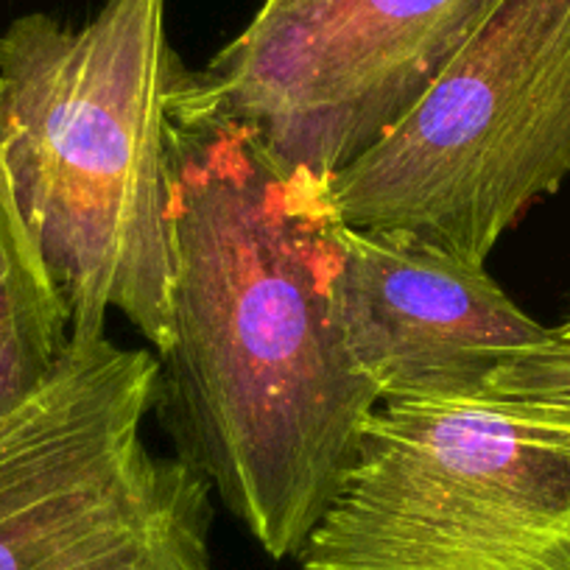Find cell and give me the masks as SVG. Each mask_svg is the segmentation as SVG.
<instances>
[{
    "instance_id": "30bf717a",
    "label": "cell",
    "mask_w": 570,
    "mask_h": 570,
    "mask_svg": "<svg viewBox=\"0 0 570 570\" xmlns=\"http://www.w3.org/2000/svg\"><path fill=\"white\" fill-rule=\"evenodd\" d=\"M553 331H557V336H559V338H564V342H570V316H568V320L562 322V325L553 327Z\"/></svg>"
},
{
    "instance_id": "8992f818",
    "label": "cell",
    "mask_w": 570,
    "mask_h": 570,
    "mask_svg": "<svg viewBox=\"0 0 570 570\" xmlns=\"http://www.w3.org/2000/svg\"><path fill=\"white\" fill-rule=\"evenodd\" d=\"M495 0H263L190 79L202 107L249 124L285 163L336 174L381 140Z\"/></svg>"
},
{
    "instance_id": "ba28073f",
    "label": "cell",
    "mask_w": 570,
    "mask_h": 570,
    "mask_svg": "<svg viewBox=\"0 0 570 570\" xmlns=\"http://www.w3.org/2000/svg\"><path fill=\"white\" fill-rule=\"evenodd\" d=\"M70 325L73 316L20 213L0 146V416L53 375Z\"/></svg>"
},
{
    "instance_id": "3957f363",
    "label": "cell",
    "mask_w": 570,
    "mask_h": 570,
    "mask_svg": "<svg viewBox=\"0 0 570 570\" xmlns=\"http://www.w3.org/2000/svg\"><path fill=\"white\" fill-rule=\"evenodd\" d=\"M303 570H570V409L381 400Z\"/></svg>"
},
{
    "instance_id": "6da1fadb",
    "label": "cell",
    "mask_w": 570,
    "mask_h": 570,
    "mask_svg": "<svg viewBox=\"0 0 570 570\" xmlns=\"http://www.w3.org/2000/svg\"><path fill=\"white\" fill-rule=\"evenodd\" d=\"M190 79L168 109L174 344L157 411L257 546L299 557L381 403L344 316V222L333 174L285 163Z\"/></svg>"
},
{
    "instance_id": "7a4b0ae2",
    "label": "cell",
    "mask_w": 570,
    "mask_h": 570,
    "mask_svg": "<svg viewBox=\"0 0 570 570\" xmlns=\"http://www.w3.org/2000/svg\"><path fill=\"white\" fill-rule=\"evenodd\" d=\"M190 68L166 0H104L85 26L18 18L0 37V146L20 213L73 316L120 311L157 355L174 344L168 109Z\"/></svg>"
},
{
    "instance_id": "277c9868",
    "label": "cell",
    "mask_w": 570,
    "mask_h": 570,
    "mask_svg": "<svg viewBox=\"0 0 570 570\" xmlns=\"http://www.w3.org/2000/svg\"><path fill=\"white\" fill-rule=\"evenodd\" d=\"M157 389L155 350L70 331L0 416V570H213V487L142 436Z\"/></svg>"
},
{
    "instance_id": "9c48e42d",
    "label": "cell",
    "mask_w": 570,
    "mask_h": 570,
    "mask_svg": "<svg viewBox=\"0 0 570 570\" xmlns=\"http://www.w3.org/2000/svg\"><path fill=\"white\" fill-rule=\"evenodd\" d=\"M487 392L570 409V342L553 336L542 347L514 355L492 375Z\"/></svg>"
},
{
    "instance_id": "5b68a950",
    "label": "cell",
    "mask_w": 570,
    "mask_h": 570,
    "mask_svg": "<svg viewBox=\"0 0 570 570\" xmlns=\"http://www.w3.org/2000/svg\"><path fill=\"white\" fill-rule=\"evenodd\" d=\"M570 177V0H495L425 96L331 177L347 227L487 263Z\"/></svg>"
},
{
    "instance_id": "52a82bcc",
    "label": "cell",
    "mask_w": 570,
    "mask_h": 570,
    "mask_svg": "<svg viewBox=\"0 0 570 570\" xmlns=\"http://www.w3.org/2000/svg\"><path fill=\"white\" fill-rule=\"evenodd\" d=\"M350 338L381 400L470 397L553 327L531 320L484 263L403 227H342Z\"/></svg>"
}]
</instances>
